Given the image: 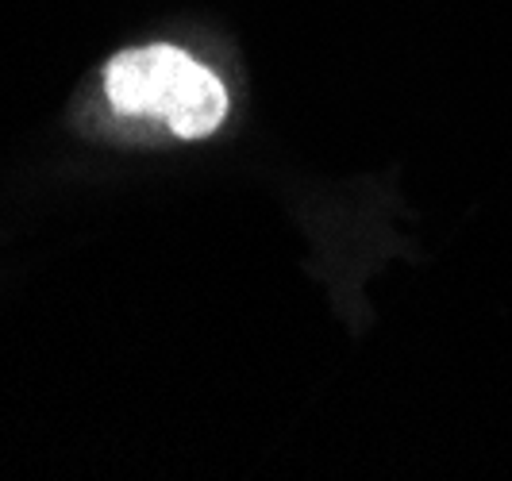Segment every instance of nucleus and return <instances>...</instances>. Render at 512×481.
<instances>
[{
	"label": "nucleus",
	"instance_id": "1",
	"mask_svg": "<svg viewBox=\"0 0 512 481\" xmlns=\"http://www.w3.org/2000/svg\"><path fill=\"white\" fill-rule=\"evenodd\" d=\"M104 93L120 116L162 120L181 139H205L228 116L224 81L170 43L116 54L104 66Z\"/></svg>",
	"mask_w": 512,
	"mask_h": 481
}]
</instances>
